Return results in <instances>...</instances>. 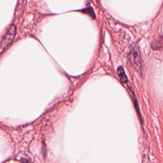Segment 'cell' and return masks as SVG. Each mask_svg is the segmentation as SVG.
I'll return each instance as SVG.
<instances>
[{"label":"cell","instance_id":"cell-1","mask_svg":"<svg viewBox=\"0 0 163 163\" xmlns=\"http://www.w3.org/2000/svg\"><path fill=\"white\" fill-rule=\"evenodd\" d=\"M16 34V26L11 24L7 29L1 40V54L7 51L12 43Z\"/></svg>","mask_w":163,"mask_h":163},{"label":"cell","instance_id":"cell-2","mask_svg":"<svg viewBox=\"0 0 163 163\" xmlns=\"http://www.w3.org/2000/svg\"><path fill=\"white\" fill-rule=\"evenodd\" d=\"M130 57L132 64L136 70L139 73H142V60L140 54L136 45H133L130 51Z\"/></svg>","mask_w":163,"mask_h":163},{"label":"cell","instance_id":"cell-3","mask_svg":"<svg viewBox=\"0 0 163 163\" xmlns=\"http://www.w3.org/2000/svg\"><path fill=\"white\" fill-rule=\"evenodd\" d=\"M128 90H129L130 91V96H131V98L134 102V107L136 109V111H137V113H138V115L139 118H140L141 121H142V117H141V113L140 112H139V107H138V101H137V99H136V96H135V94L134 92L132 89V87H131V86H130L129 87H128Z\"/></svg>","mask_w":163,"mask_h":163},{"label":"cell","instance_id":"cell-4","mask_svg":"<svg viewBox=\"0 0 163 163\" xmlns=\"http://www.w3.org/2000/svg\"><path fill=\"white\" fill-rule=\"evenodd\" d=\"M117 75L122 82L123 84H127L128 82V78L126 75L124 68L122 66H119L117 69Z\"/></svg>","mask_w":163,"mask_h":163},{"label":"cell","instance_id":"cell-5","mask_svg":"<svg viewBox=\"0 0 163 163\" xmlns=\"http://www.w3.org/2000/svg\"><path fill=\"white\" fill-rule=\"evenodd\" d=\"M82 12L84 13H86V14H87L88 15H89L90 16H91L93 18H95V12H94V11H93L92 8L89 7V8H87L86 9H84L82 10Z\"/></svg>","mask_w":163,"mask_h":163},{"label":"cell","instance_id":"cell-6","mask_svg":"<svg viewBox=\"0 0 163 163\" xmlns=\"http://www.w3.org/2000/svg\"><path fill=\"white\" fill-rule=\"evenodd\" d=\"M22 162H24V163H32V162L28 161V160H24V159H22Z\"/></svg>","mask_w":163,"mask_h":163}]
</instances>
